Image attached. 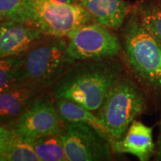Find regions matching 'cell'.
Masks as SVG:
<instances>
[{
    "mask_svg": "<svg viewBox=\"0 0 161 161\" xmlns=\"http://www.w3.org/2000/svg\"><path fill=\"white\" fill-rule=\"evenodd\" d=\"M60 134L67 161L111 160L113 150L109 140L89 125L65 124Z\"/></svg>",
    "mask_w": 161,
    "mask_h": 161,
    "instance_id": "7",
    "label": "cell"
},
{
    "mask_svg": "<svg viewBox=\"0 0 161 161\" xmlns=\"http://www.w3.org/2000/svg\"><path fill=\"white\" fill-rule=\"evenodd\" d=\"M158 3L161 5V0H158Z\"/></svg>",
    "mask_w": 161,
    "mask_h": 161,
    "instance_id": "22",
    "label": "cell"
},
{
    "mask_svg": "<svg viewBox=\"0 0 161 161\" xmlns=\"http://www.w3.org/2000/svg\"><path fill=\"white\" fill-rule=\"evenodd\" d=\"M123 73V64L117 58L75 60L47 91L54 98H66L97 111L108 90Z\"/></svg>",
    "mask_w": 161,
    "mask_h": 161,
    "instance_id": "1",
    "label": "cell"
},
{
    "mask_svg": "<svg viewBox=\"0 0 161 161\" xmlns=\"http://www.w3.org/2000/svg\"><path fill=\"white\" fill-rule=\"evenodd\" d=\"M55 105V98L48 91L36 98L12 128L23 142L31 143L42 136L60 133L64 126Z\"/></svg>",
    "mask_w": 161,
    "mask_h": 161,
    "instance_id": "8",
    "label": "cell"
},
{
    "mask_svg": "<svg viewBox=\"0 0 161 161\" xmlns=\"http://www.w3.org/2000/svg\"><path fill=\"white\" fill-rule=\"evenodd\" d=\"M43 90L21 83L0 92V126L12 130L16 122Z\"/></svg>",
    "mask_w": 161,
    "mask_h": 161,
    "instance_id": "9",
    "label": "cell"
},
{
    "mask_svg": "<svg viewBox=\"0 0 161 161\" xmlns=\"http://www.w3.org/2000/svg\"><path fill=\"white\" fill-rule=\"evenodd\" d=\"M55 105L58 115L64 124L81 122L89 125L103 134L111 144L112 139L105 126L92 111L66 98H55Z\"/></svg>",
    "mask_w": 161,
    "mask_h": 161,
    "instance_id": "13",
    "label": "cell"
},
{
    "mask_svg": "<svg viewBox=\"0 0 161 161\" xmlns=\"http://www.w3.org/2000/svg\"><path fill=\"white\" fill-rule=\"evenodd\" d=\"M66 37L42 35L23 54L22 83L48 90L69 64Z\"/></svg>",
    "mask_w": 161,
    "mask_h": 161,
    "instance_id": "3",
    "label": "cell"
},
{
    "mask_svg": "<svg viewBox=\"0 0 161 161\" xmlns=\"http://www.w3.org/2000/svg\"><path fill=\"white\" fill-rule=\"evenodd\" d=\"M91 17L93 23L116 31L123 25L130 11L125 0H78Z\"/></svg>",
    "mask_w": 161,
    "mask_h": 161,
    "instance_id": "12",
    "label": "cell"
},
{
    "mask_svg": "<svg viewBox=\"0 0 161 161\" xmlns=\"http://www.w3.org/2000/svg\"><path fill=\"white\" fill-rule=\"evenodd\" d=\"M31 20L29 25L43 35L67 37L80 26L93 23L91 17L79 4L64 5L49 0H27Z\"/></svg>",
    "mask_w": 161,
    "mask_h": 161,
    "instance_id": "5",
    "label": "cell"
},
{
    "mask_svg": "<svg viewBox=\"0 0 161 161\" xmlns=\"http://www.w3.org/2000/svg\"><path fill=\"white\" fill-rule=\"evenodd\" d=\"M135 9L145 26L161 42V5L158 2H142Z\"/></svg>",
    "mask_w": 161,
    "mask_h": 161,
    "instance_id": "17",
    "label": "cell"
},
{
    "mask_svg": "<svg viewBox=\"0 0 161 161\" xmlns=\"http://www.w3.org/2000/svg\"><path fill=\"white\" fill-rule=\"evenodd\" d=\"M112 150L120 154H130L139 160L147 161L154 153L152 128L134 119L122 140L114 141Z\"/></svg>",
    "mask_w": 161,
    "mask_h": 161,
    "instance_id": "11",
    "label": "cell"
},
{
    "mask_svg": "<svg viewBox=\"0 0 161 161\" xmlns=\"http://www.w3.org/2000/svg\"><path fill=\"white\" fill-rule=\"evenodd\" d=\"M114 30L96 23L86 24L67 35L66 52L70 62L111 59L122 55L121 41Z\"/></svg>",
    "mask_w": 161,
    "mask_h": 161,
    "instance_id": "6",
    "label": "cell"
},
{
    "mask_svg": "<svg viewBox=\"0 0 161 161\" xmlns=\"http://www.w3.org/2000/svg\"><path fill=\"white\" fill-rule=\"evenodd\" d=\"M157 158L158 160H161V122L160 125V134L158 139V146H157Z\"/></svg>",
    "mask_w": 161,
    "mask_h": 161,
    "instance_id": "20",
    "label": "cell"
},
{
    "mask_svg": "<svg viewBox=\"0 0 161 161\" xmlns=\"http://www.w3.org/2000/svg\"><path fill=\"white\" fill-rule=\"evenodd\" d=\"M23 55L0 58V92L23 80Z\"/></svg>",
    "mask_w": 161,
    "mask_h": 161,
    "instance_id": "15",
    "label": "cell"
},
{
    "mask_svg": "<svg viewBox=\"0 0 161 161\" xmlns=\"http://www.w3.org/2000/svg\"><path fill=\"white\" fill-rule=\"evenodd\" d=\"M145 108L142 92L129 76L123 74L108 90L96 115L114 142L123 138L130 125Z\"/></svg>",
    "mask_w": 161,
    "mask_h": 161,
    "instance_id": "4",
    "label": "cell"
},
{
    "mask_svg": "<svg viewBox=\"0 0 161 161\" xmlns=\"http://www.w3.org/2000/svg\"><path fill=\"white\" fill-rule=\"evenodd\" d=\"M31 145L40 161H67L60 133L42 136Z\"/></svg>",
    "mask_w": 161,
    "mask_h": 161,
    "instance_id": "14",
    "label": "cell"
},
{
    "mask_svg": "<svg viewBox=\"0 0 161 161\" xmlns=\"http://www.w3.org/2000/svg\"><path fill=\"white\" fill-rule=\"evenodd\" d=\"M31 17L27 0H0V20H11L29 25Z\"/></svg>",
    "mask_w": 161,
    "mask_h": 161,
    "instance_id": "16",
    "label": "cell"
},
{
    "mask_svg": "<svg viewBox=\"0 0 161 161\" xmlns=\"http://www.w3.org/2000/svg\"><path fill=\"white\" fill-rule=\"evenodd\" d=\"M49 1L56 4H64V5H74V4H78V0H49Z\"/></svg>",
    "mask_w": 161,
    "mask_h": 161,
    "instance_id": "21",
    "label": "cell"
},
{
    "mask_svg": "<svg viewBox=\"0 0 161 161\" xmlns=\"http://www.w3.org/2000/svg\"><path fill=\"white\" fill-rule=\"evenodd\" d=\"M120 41L127 66L139 83L161 90V42L142 23L135 8L127 17Z\"/></svg>",
    "mask_w": 161,
    "mask_h": 161,
    "instance_id": "2",
    "label": "cell"
},
{
    "mask_svg": "<svg viewBox=\"0 0 161 161\" xmlns=\"http://www.w3.org/2000/svg\"><path fill=\"white\" fill-rule=\"evenodd\" d=\"M42 35L27 24L0 20V58L23 55Z\"/></svg>",
    "mask_w": 161,
    "mask_h": 161,
    "instance_id": "10",
    "label": "cell"
},
{
    "mask_svg": "<svg viewBox=\"0 0 161 161\" xmlns=\"http://www.w3.org/2000/svg\"><path fill=\"white\" fill-rule=\"evenodd\" d=\"M4 156L8 161H40L31 143L20 140L16 134Z\"/></svg>",
    "mask_w": 161,
    "mask_h": 161,
    "instance_id": "18",
    "label": "cell"
},
{
    "mask_svg": "<svg viewBox=\"0 0 161 161\" xmlns=\"http://www.w3.org/2000/svg\"><path fill=\"white\" fill-rule=\"evenodd\" d=\"M14 135L11 129L0 126V155L5 154Z\"/></svg>",
    "mask_w": 161,
    "mask_h": 161,
    "instance_id": "19",
    "label": "cell"
}]
</instances>
